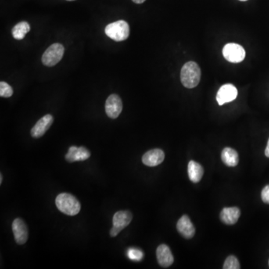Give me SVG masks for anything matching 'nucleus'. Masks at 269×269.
Returning <instances> with one entry per match:
<instances>
[{
  "mask_svg": "<svg viewBox=\"0 0 269 269\" xmlns=\"http://www.w3.org/2000/svg\"><path fill=\"white\" fill-rule=\"evenodd\" d=\"M201 70L195 62H188L182 67L180 80L187 88H194L201 81Z\"/></svg>",
  "mask_w": 269,
  "mask_h": 269,
  "instance_id": "f257e3e1",
  "label": "nucleus"
},
{
  "mask_svg": "<svg viewBox=\"0 0 269 269\" xmlns=\"http://www.w3.org/2000/svg\"><path fill=\"white\" fill-rule=\"evenodd\" d=\"M55 205L64 214L74 216L80 213L81 204L71 194L62 193L57 196Z\"/></svg>",
  "mask_w": 269,
  "mask_h": 269,
  "instance_id": "f03ea898",
  "label": "nucleus"
},
{
  "mask_svg": "<svg viewBox=\"0 0 269 269\" xmlns=\"http://www.w3.org/2000/svg\"><path fill=\"white\" fill-rule=\"evenodd\" d=\"M105 33L114 41H125L130 36V26L124 20H118L108 25L105 27Z\"/></svg>",
  "mask_w": 269,
  "mask_h": 269,
  "instance_id": "7ed1b4c3",
  "label": "nucleus"
},
{
  "mask_svg": "<svg viewBox=\"0 0 269 269\" xmlns=\"http://www.w3.org/2000/svg\"><path fill=\"white\" fill-rule=\"evenodd\" d=\"M65 53V47L59 43L52 44L42 55V63L47 67H53L59 63Z\"/></svg>",
  "mask_w": 269,
  "mask_h": 269,
  "instance_id": "20e7f679",
  "label": "nucleus"
},
{
  "mask_svg": "<svg viewBox=\"0 0 269 269\" xmlns=\"http://www.w3.org/2000/svg\"><path fill=\"white\" fill-rule=\"evenodd\" d=\"M133 219V215L130 211H119L114 215L113 227L111 229L112 237L117 236L122 230L127 227Z\"/></svg>",
  "mask_w": 269,
  "mask_h": 269,
  "instance_id": "39448f33",
  "label": "nucleus"
},
{
  "mask_svg": "<svg viewBox=\"0 0 269 269\" xmlns=\"http://www.w3.org/2000/svg\"><path fill=\"white\" fill-rule=\"evenodd\" d=\"M223 55L228 62L239 63L245 59V50L239 44L230 43L224 46Z\"/></svg>",
  "mask_w": 269,
  "mask_h": 269,
  "instance_id": "423d86ee",
  "label": "nucleus"
},
{
  "mask_svg": "<svg viewBox=\"0 0 269 269\" xmlns=\"http://www.w3.org/2000/svg\"><path fill=\"white\" fill-rule=\"evenodd\" d=\"M105 108L108 117L112 119L117 118L123 109V102L118 95L112 94L106 100Z\"/></svg>",
  "mask_w": 269,
  "mask_h": 269,
  "instance_id": "0eeeda50",
  "label": "nucleus"
},
{
  "mask_svg": "<svg viewBox=\"0 0 269 269\" xmlns=\"http://www.w3.org/2000/svg\"><path fill=\"white\" fill-rule=\"evenodd\" d=\"M238 91L232 84H225L221 86L218 91L216 100L219 105H222L227 102H232L236 99Z\"/></svg>",
  "mask_w": 269,
  "mask_h": 269,
  "instance_id": "6e6552de",
  "label": "nucleus"
},
{
  "mask_svg": "<svg viewBox=\"0 0 269 269\" xmlns=\"http://www.w3.org/2000/svg\"><path fill=\"white\" fill-rule=\"evenodd\" d=\"M15 239L17 243L19 245H23L27 242L29 233L26 224L21 219H16L12 224Z\"/></svg>",
  "mask_w": 269,
  "mask_h": 269,
  "instance_id": "1a4fd4ad",
  "label": "nucleus"
},
{
  "mask_svg": "<svg viewBox=\"0 0 269 269\" xmlns=\"http://www.w3.org/2000/svg\"><path fill=\"white\" fill-rule=\"evenodd\" d=\"M53 123V117L51 115H44L41 118L31 130V135L33 138H41L49 130L51 125Z\"/></svg>",
  "mask_w": 269,
  "mask_h": 269,
  "instance_id": "9d476101",
  "label": "nucleus"
},
{
  "mask_svg": "<svg viewBox=\"0 0 269 269\" xmlns=\"http://www.w3.org/2000/svg\"><path fill=\"white\" fill-rule=\"evenodd\" d=\"M165 159V152L161 149H153L148 151L142 157V162L145 166L155 167L159 166Z\"/></svg>",
  "mask_w": 269,
  "mask_h": 269,
  "instance_id": "9b49d317",
  "label": "nucleus"
},
{
  "mask_svg": "<svg viewBox=\"0 0 269 269\" xmlns=\"http://www.w3.org/2000/svg\"><path fill=\"white\" fill-rule=\"evenodd\" d=\"M90 156L91 152L84 147L76 148V146H72L69 148L68 152L65 156V159L68 162H74L86 160Z\"/></svg>",
  "mask_w": 269,
  "mask_h": 269,
  "instance_id": "f8f14e48",
  "label": "nucleus"
},
{
  "mask_svg": "<svg viewBox=\"0 0 269 269\" xmlns=\"http://www.w3.org/2000/svg\"><path fill=\"white\" fill-rule=\"evenodd\" d=\"M156 257L159 264L162 267L168 268L174 263V256L168 245H161L156 250Z\"/></svg>",
  "mask_w": 269,
  "mask_h": 269,
  "instance_id": "ddd939ff",
  "label": "nucleus"
},
{
  "mask_svg": "<svg viewBox=\"0 0 269 269\" xmlns=\"http://www.w3.org/2000/svg\"><path fill=\"white\" fill-rule=\"evenodd\" d=\"M177 229L184 238L189 239L195 235V228L188 216H184L180 218L177 224Z\"/></svg>",
  "mask_w": 269,
  "mask_h": 269,
  "instance_id": "4468645a",
  "label": "nucleus"
},
{
  "mask_svg": "<svg viewBox=\"0 0 269 269\" xmlns=\"http://www.w3.org/2000/svg\"><path fill=\"white\" fill-rule=\"evenodd\" d=\"M241 212L238 207H225L220 212V220L227 225H233L238 221Z\"/></svg>",
  "mask_w": 269,
  "mask_h": 269,
  "instance_id": "2eb2a0df",
  "label": "nucleus"
},
{
  "mask_svg": "<svg viewBox=\"0 0 269 269\" xmlns=\"http://www.w3.org/2000/svg\"><path fill=\"white\" fill-rule=\"evenodd\" d=\"M203 167L195 161H190L188 165V174L189 180L192 183L197 184L198 182L201 181V179L203 177Z\"/></svg>",
  "mask_w": 269,
  "mask_h": 269,
  "instance_id": "dca6fc26",
  "label": "nucleus"
},
{
  "mask_svg": "<svg viewBox=\"0 0 269 269\" xmlns=\"http://www.w3.org/2000/svg\"><path fill=\"white\" fill-rule=\"evenodd\" d=\"M223 162L229 167H235L238 163V154L233 148H225L221 152Z\"/></svg>",
  "mask_w": 269,
  "mask_h": 269,
  "instance_id": "f3484780",
  "label": "nucleus"
},
{
  "mask_svg": "<svg viewBox=\"0 0 269 269\" xmlns=\"http://www.w3.org/2000/svg\"><path fill=\"white\" fill-rule=\"evenodd\" d=\"M30 31V26L27 22H20L14 26L12 35L16 40H23L26 34Z\"/></svg>",
  "mask_w": 269,
  "mask_h": 269,
  "instance_id": "a211bd4d",
  "label": "nucleus"
},
{
  "mask_svg": "<svg viewBox=\"0 0 269 269\" xmlns=\"http://www.w3.org/2000/svg\"><path fill=\"white\" fill-rule=\"evenodd\" d=\"M239 262L235 256H229L224 263L223 269H239Z\"/></svg>",
  "mask_w": 269,
  "mask_h": 269,
  "instance_id": "6ab92c4d",
  "label": "nucleus"
},
{
  "mask_svg": "<svg viewBox=\"0 0 269 269\" xmlns=\"http://www.w3.org/2000/svg\"><path fill=\"white\" fill-rule=\"evenodd\" d=\"M13 89L8 83L3 81L0 83V97L1 98H10L13 95Z\"/></svg>",
  "mask_w": 269,
  "mask_h": 269,
  "instance_id": "aec40b11",
  "label": "nucleus"
},
{
  "mask_svg": "<svg viewBox=\"0 0 269 269\" xmlns=\"http://www.w3.org/2000/svg\"><path fill=\"white\" fill-rule=\"evenodd\" d=\"M127 256L133 261H141L144 256V253L141 250L137 248H130L127 252Z\"/></svg>",
  "mask_w": 269,
  "mask_h": 269,
  "instance_id": "412c9836",
  "label": "nucleus"
},
{
  "mask_svg": "<svg viewBox=\"0 0 269 269\" xmlns=\"http://www.w3.org/2000/svg\"><path fill=\"white\" fill-rule=\"evenodd\" d=\"M261 197L263 202L269 204V185H266L263 188V191H262Z\"/></svg>",
  "mask_w": 269,
  "mask_h": 269,
  "instance_id": "4be33fe9",
  "label": "nucleus"
},
{
  "mask_svg": "<svg viewBox=\"0 0 269 269\" xmlns=\"http://www.w3.org/2000/svg\"><path fill=\"white\" fill-rule=\"evenodd\" d=\"M265 155L266 157L269 158V139L268 141L267 147H266V151H265Z\"/></svg>",
  "mask_w": 269,
  "mask_h": 269,
  "instance_id": "5701e85b",
  "label": "nucleus"
},
{
  "mask_svg": "<svg viewBox=\"0 0 269 269\" xmlns=\"http://www.w3.org/2000/svg\"><path fill=\"white\" fill-rule=\"evenodd\" d=\"M133 2L136 4H141L145 2V0H133Z\"/></svg>",
  "mask_w": 269,
  "mask_h": 269,
  "instance_id": "b1692460",
  "label": "nucleus"
},
{
  "mask_svg": "<svg viewBox=\"0 0 269 269\" xmlns=\"http://www.w3.org/2000/svg\"><path fill=\"white\" fill-rule=\"evenodd\" d=\"M2 174H1V175H0V184H2Z\"/></svg>",
  "mask_w": 269,
  "mask_h": 269,
  "instance_id": "393cba45",
  "label": "nucleus"
},
{
  "mask_svg": "<svg viewBox=\"0 0 269 269\" xmlns=\"http://www.w3.org/2000/svg\"><path fill=\"white\" fill-rule=\"evenodd\" d=\"M67 1H74V0H67Z\"/></svg>",
  "mask_w": 269,
  "mask_h": 269,
  "instance_id": "a878e982",
  "label": "nucleus"
},
{
  "mask_svg": "<svg viewBox=\"0 0 269 269\" xmlns=\"http://www.w3.org/2000/svg\"><path fill=\"white\" fill-rule=\"evenodd\" d=\"M239 1H243L244 2V1H247V0H239Z\"/></svg>",
  "mask_w": 269,
  "mask_h": 269,
  "instance_id": "bb28decb",
  "label": "nucleus"
}]
</instances>
